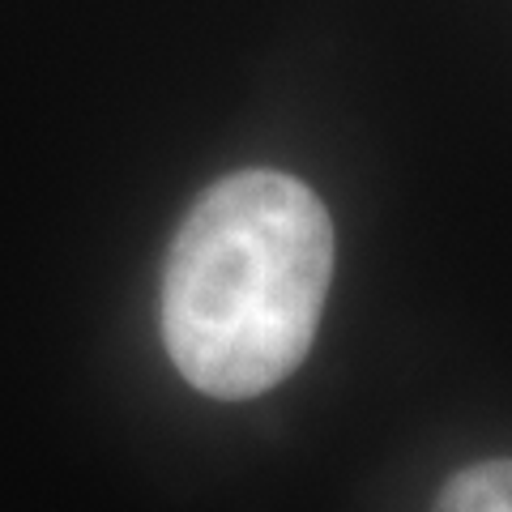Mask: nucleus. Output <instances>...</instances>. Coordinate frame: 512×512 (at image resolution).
<instances>
[{
    "label": "nucleus",
    "mask_w": 512,
    "mask_h": 512,
    "mask_svg": "<svg viewBox=\"0 0 512 512\" xmlns=\"http://www.w3.org/2000/svg\"><path fill=\"white\" fill-rule=\"evenodd\" d=\"M431 512H512V457H491L453 474Z\"/></svg>",
    "instance_id": "f03ea898"
},
{
    "label": "nucleus",
    "mask_w": 512,
    "mask_h": 512,
    "mask_svg": "<svg viewBox=\"0 0 512 512\" xmlns=\"http://www.w3.org/2000/svg\"><path fill=\"white\" fill-rule=\"evenodd\" d=\"M333 278V222L282 171H235L192 201L163 269V342L192 389L244 402L295 372Z\"/></svg>",
    "instance_id": "f257e3e1"
}]
</instances>
